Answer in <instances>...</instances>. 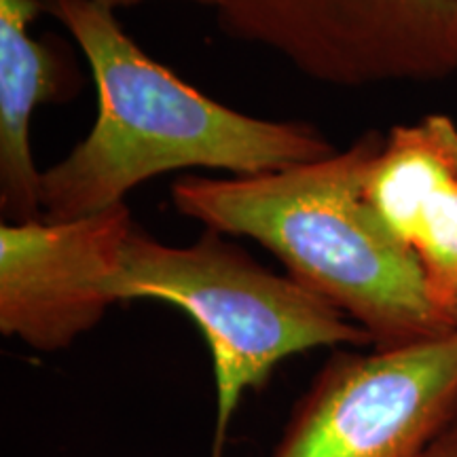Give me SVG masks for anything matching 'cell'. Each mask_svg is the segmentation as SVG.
<instances>
[{"label": "cell", "mask_w": 457, "mask_h": 457, "mask_svg": "<svg viewBox=\"0 0 457 457\" xmlns=\"http://www.w3.org/2000/svg\"><path fill=\"white\" fill-rule=\"evenodd\" d=\"M87 60L98 117L68 155L43 171V220H77L125 204L159 174L187 168L256 176L320 162L337 148L310 123L250 117L153 60L96 0H43Z\"/></svg>", "instance_id": "6da1fadb"}, {"label": "cell", "mask_w": 457, "mask_h": 457, "mask_svg": "<svg viewBox=\"0 0 457 457\" xmlns=\"http://www.w3.org/2000/svg\"><path fill=\"white\" fill-rule=\"evenodd\" d=\"M384 142L369 131L345 151L288 170L182 179L171 185V204L208 231L270 250L286 276L358 324L373 347L436 339L457 327L434 299L420 259L367 195Z\"/></svg>", "instance_id": "7a4b0ae2"}, {"label": "cell", "mask_w": 457, "mask_h": 457, "mask_svg": "<svg viewBox=\"0 0 457 457\" xmlns=\"http://www.w3.org/2000/svg\"><path fill=\"white\" fill-rule=\"evenodd\" d=\"M112 303L159 301L179 307L210 347L216 387L210 457H225L244 394L262 390L286 358L318 347L373 345L369 335L290 276L262 267L222 233L188 245L129 233L108 282Z\"/></svg>", "instance_id": "3957f363"}, {"label": "cell", "mask_w": 457, "mask_h": 457, "mask_svg": "<svg viewBox=\"0 0 457 457\" xmlns=\"http://www.w3.org/2000/svg\"><path fill=\"white\" fill-rule=\"evenodd\" d=\"M222 32L337 87L457 71V0H220Z\"/></svg>", "instance_id": "277c9868"}, {"label": "cell", "mask_w": 457, "mask_h": 457, "mask_svg": "<svg viewBox=\"0 0 457 457\" xmlns=\"http://www.w3.org/2000/svg\"><path fill=\"white\" fill-rule=\"evenodd\" d=\"M457 407V330L411 345L333 350L270 457H421Z\"/></svg>", "instance_id": "5b68a950"}, {"label": "cell", "mask_w": 457, "mask_h": 457, "mask_svg": "<svg viewBox=\"0 0 457 457\" xmlns=\"http://www.w3.org/2000/svg\"><path fill=\"white\" fill-rule=\"evenodd\" d=\"M128 204L77 220L0 227V333L34 352L68 350L114 305L108 295L129 233Z\"/></svg>", "instance_id": "8992f818"}, {"label": "cell", "mask_w": 457, "mask_h": 457, "mask_svg": "<svg viewBox=\"0 0 457 457\" xmlns=\"http://www.w3.org/2000/svg\"><path fill=\"white\" fill-rule=\"evenodd\" d=\"M367 195L424 267L441 310L457 327V123L428 114L386 136Z\"/></svg>", "instance_id": "52a82bcc"}, {"label": "cell", "mask_w": 457, "mask_h": 457, "mask_svg": "<svg viewBox=\"0 0 457 457\" xmlns=\"http://www.w3.org/2000/svg\"><path fill=\"white\" fill-rule=\"evenodd\" d=\"M43 0H0V212L9 222L43 219L41 179L30 148L38 106L77 96L79 71L60 43L30 34Z\"/></svg>", "instance_id": "ba28073f"}, {"label": "cell", "mask_w": 457, "mask_h": 457, "mask_svg": "<svg viewBox=\"0 0 457 457\" xmlns=\"http://www.w3.org/2000/svg\"><path fill=\"white\" fill-rule=\"evenodd\" d=\"M421 457H457V407Z\"/></svg>", "instance_id": "9c48e42d"}, {"label": "cell", "mask_w": 457, "mask_h": 457, "mask_svg": "<svg viewBox=\"0 0 457 457\" xmlns=\"http://www.w3.org/2000/svg\"><path fill=\"white\" fill-rule=\"evenodd\" d=\"M96 3L104 4V7L117 11V9H128V7H136V4L148 3V0H96ZM187 3H197V4H205V7H219L220 0H187Z\"/></svg>", "instance_id": "30bf717a"}]
</instances>
